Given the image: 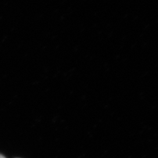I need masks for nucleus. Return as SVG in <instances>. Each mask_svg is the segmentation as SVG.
Segmentation results:
<instances>
[{
    "label": "nucleus",
    "instance_id": "1",
    "mask_svg": "<svg viewBox=\"0 0 158 158\" xmlns=\"http://www.w3.org/2000/svg\"><path fill=\"white\" fill-rule=\"evenodd\" d=\"M0 158H6V157H4L3 155L0 154Z\"/></svg>",
    "mask_w": 158,
    "mask_h": 158
}]
</instances>
